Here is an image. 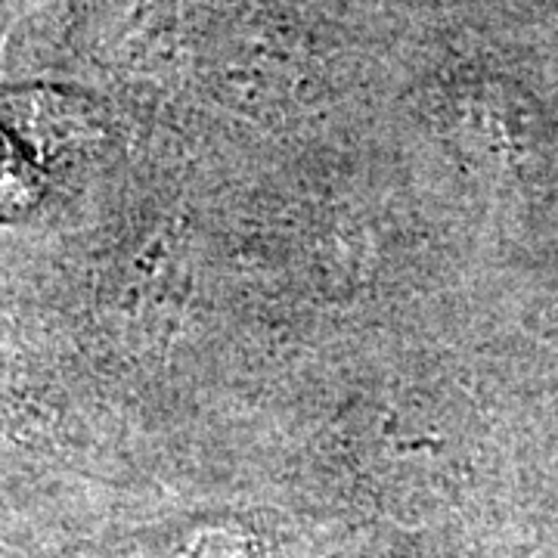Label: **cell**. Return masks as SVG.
<instances>
[{
  "label": "cell",
  "instance_id": "6da1fadb",
  "mask_svg": "<svg viewBox=\"0 0 558 558\" xmlns=\"http://www.w3.org/2000/svg\"><path fill=\"white\" fill-rule=\"evenodd\" d=\"M35 199V178L28 165L16 156V149L0 137V215L25 208Z\"/></svg>",
  "mask_w": 558,
  "mask_h": 558
}]
</instances>
